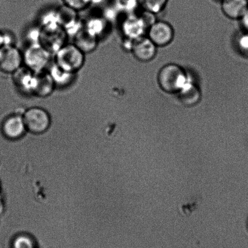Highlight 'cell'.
<instances>
[{
  "instance_id": "6da1fadb",
  "label": "cell",
  "mask_w": 248,
  "mask_h": 248,
  "mask_svg": "<svg viewBox=\"0 0 248 248\" xmlns=\"http://www.w3.org/2000/svg\"><path fill=\"white\" fill-rule=\"evenodd\" d=\"M186 70L175 63L164 66L157 74L160 89L167 94H177L189 81Z\"/></svg>"
},
{
  "instance_id": "7a4b0ae2",
  "label": "cell",
  "mask_w": 248,
  "mask_h": 248,
  "mask_svg": "<svg viewBox=\"0 0 248 248\" xmlns=\"http://www.w3.org/2000/svg\"><path fill=\"white\" fill-rule=\"evenodd\" d=\"M86 54L74 43H66L55 53L54 63L68 72L77 74L84 66Z\"/></svg>"
},
{
  "instance_id": "3957f363",
  "label": "cell",
  "mask_w": 248,
  "mask_h": 248,
  "mask_svg": "<svg viewBox=\"0 0 248 248\" xmlns=\"http://www.w3.org/2000/svg\"><path fill=\"white\" fill-rule=\"evenodd\" d=\"M52 53L40 43L28 45L23 55V65L34 73L47 70L51 65Z\"/></svg>"
},
{
  "instance_id": "277c9868",
  "label": "cell",
  "mask_w": 248,
  "mask_h": 248,
  "mask_svg": "<svg viewBox=\"0 0 248 248\" xmlns=\"http://www.w3.org/2000/svg\"><path fill=\"white\" fill-rule=\"evenodd\" d=\"M23 117L26 130L35 134L46 132L50 126L49 114L41 107L33 106L26 109Z\"/></svg>"
},
{
  "instance_id": "5b68a950",
  "label": "cell",
  "mask_w": 248,
  "mask_h": 248,
  "mask_svg": "<svg viewBox=\"0 0 248 248\" xmlns=\"http://www.w3.org/2000/svg\"><path fill=\"white\" fill-rule=\"evenodd\" d=\"M40 44L53 54L66 44L67 33L60 24L41 28Z\"/></svg>"
},
{
  "instance_id": "8992f818",
  "label": "cell",
  "mask_w": 248,
  "mask_h": 248,
  "mask_svg": "<svg viewBox=\"0 0 248 248\" xmlns=\"http://www.w3.org/2000/svg\"><path fill=\"white\" fill-rule=\"evenodd\" d=\"M23 65V52L15 45L0 48V70L5 74H13Z\"/></svg>"
},
{
  "instance_id": "52a82bcc",
  "label": "cell",
  "mask_w": 248,
  "mask_h": 248,
  "mask_svg": "<svg viewBox=\"0 0 248 248\" xmlns=\"http://www.w3.org/2000/svg\"><path fill=\"white\" fill-rule=\"evenodd\" d=\"M147 37L157 48L165 47L174 40V29L167 21H155L148 29Z\"/></svg>"
},
{
  "instance_id": "ba28073f",
  "label": "cell",
  "mask_w": 248,
  "mask_h": 248,
  "mask_svg": "<svg viewBox=\"0 0 248 248\" xmlns=\"http://www.w3.org/2000/svg\"><path fill=\"white\" fill-rule=\"evenodd\" d=\"M157 46L147 36L136 39L131 45V52L136 60L142 63L150 62L157 53Z\"/></svg>"
},
{
  "instance_id": "9c48e42d",
  "label": "cell",
  "mask_w": 248,
  "mask_h": 248,
  "mask_svg": "<svg viewBox=\"0 0 248 248\" xmlns=\"http://www.w3.org/2000/svg\"><path fill=\"white\" fill-rule=\"evenodd\" d=\"M56 86L47 70L35 73L33 96L39 98H46L52 95Z\"/></svg>"
},
{
  "instance_id": "30bf717a",
  "label": "cell",
  "mask_w": 248,
  "mask_h": 248,
  "mask_svg": "<svg viewBox=\"0 0 248 248\" xmlns=\"http://www.w3.org/2000/svg\"><path fill=\"white\" fill-rule=\"evenodd\" d=\"M23 115L14 114L5 119L2 125V131L5 137L11 140L18 139L26 131Z\"/></svg>"
},
{
  "instance_id": "8fae6325",
  "label": "cell",
  "mask_w": 248,
  "mask_h": 248,
  "mask_svg": "<svg viewBox=\"0 0 248 248\" xmlns=\"http://www.w3.org/2000/svg\"><path fill=\"white\" fill-rule=\"evenodd\" d=\"M15 86L21 94L33 96L35 73L26 66H21L12 74Z\"/></svg>"
},
{
  "instance_id": "7c38bea8",
  "label": "cell",
  "mask_w": 248,
  "mask_h": 248,
  "mask_svg": "<svg viewBox=\"0 0 248 248\" xmlns=\"http://www.w3.org/2000/svg\"><path fill=\"white\" fill-rule=\"evenodd\" d=\"M74 43L86 54L96 50L98 43V36L84 27L74 35Z\"/></svg>"
},
{
  "instance_id": "4fadbf2b",
  "label": "cell",
  "mask_w": 248,
  "mask_h": 248,
  "mask_svg": "<svg viewBox=\"0 0 248 248\" xmlns=\"http://www.w3.org/2000/svg\"><path fill=\"white\" fill-rule=\"evenodd\" d=\"M177 95L180 102L188 108L197 105L200 103L202 99L200 88L189 80Z\"/></svg>"
},
{
  "instance_id": "5bb4252c",
  "label": "cell",
  "mask_w": 248,
  "mask_h": 248,
  "mask_svg": "<svg viewBox=\"0 0 248 248\" xmlns=\"http://www.w3.org/2000/svg\"><path fill=\"white\" fill-rule=\"evenodd\" d=\"M47 70L55 83L56 88H66L73 83L76 78L77 74L62 69L55 63H51Z\"/></svg>"
},
{
  "instance_id": "9a60e30c",
  "label": "cell",
  "mask_w": 248,
  "mask_h": 248,
  "mask_svg": "<svg viewBox=\"0 0 248 248\" xmlns=\"http://www.w3.org/2000/svg\"><path fill=\"white\" fill-rule=\"evenodd\" d=\"M222 11L232 19H240L248 9V0H222Z\"/></svg>"
},
{
  "instance_id": "2e32d148",
  "label": "cell",
  "mask_w": 248,
  "mask_h": 248,
  "mask_svg": "<svg viewBox=\"0 0 248 248\" xmlns=\"http://www.w3.org/2000/svg\"><path fill=\"white\" fill-rule=\"evenodd\" d=\"M145 19L143 17H131L125 22V33L131 40L142 37L144 31L148 30L147 27H146L147 22Z\"/></svg>"
},
{
  "instance_id": "e0dca14e",
  "label": "cell",
  "mask_w": 248,
  "mask_h": 248,
  "mask_svg": "<svg viewBox=\"0 0 248 248\" xmlns=\"http://www.w3.org/2000/svg\"><path fill=\"white\" fill-rule=\"evenodd\" d=\"M167 2L168 0H140L141 4L145 11L153 14L163 11Z\"/></svg>"
},
{
  "instance_id": "ac0fdd59",
  "label": "cell",
  "mask_w": 248,
  "mask_h": 248,
  "mask_svg": "<svg viewBox=\"0 0 248 248\" xmlns=\"http://www.w3.org/2000/svg\"><path fill=\"white\" fill-rule=\"evenodd\" d=\"M235 43L240 54L248 58V32L244 31L239 33L235 40Z\"/></svg>"
},
{
  "instance_id": "d6986e66",
  "label": "cell",
  "mask_w": 248,
  "mask_h": 248,
  "mask_svg": "<svg viewBox=\"0 0 248 248\" xmlns=\"http://www.w3.org/2000/svg\"><path fill=\"white\" fill-rule=\"evenodd\" d=\"M64 4L77 11L86 9L92 0H63Z\"/></svg>"
},
{
  "instance_id": "ffe728a7",
  "label": "cell",
  "mask_w": 248,
  "mask_h": 248,
  "mask_svg": "<svg viewBox=\"0 0 248 248\" xmlns=\"http://www.w3.org/2000/svg\"><path fill=\"white\" fill-rule=\"evenodd\" d=\"M41 30L40 28H32L27 32L26 38L29 45L40 43Z\"/></svg>"
},
{
  "instance_id": "44dd1931",
  "label": "cell",
  "mask_w": 248,
  "mask_h": 248,
  "mask_svg": "<svg viewBox=\"0 0 248 248\" xmlns=\"http://www.w3.org/2000/svg\"><path fill=\"white\" fill-rule=\"evenodd\" d=\"M32 242L29 237L23 236L16 238L15 241V248H32Z\"/></svg>"
},
{
  "instance_id": "7402d4cb",
  "label": "cell",
  "mask_w": 248,
  "mask_h": 248,
  "mask_svg": "<svg viewBox=\"0 0 248 248\" xmlns=\"http://www.w3.org/2000/svg\"><path fill=\"white\" fill-rule=\"evenodd\" d=\"M240 20L244 31L248 32V9Z\"/></svg>"
},
{
  "instance_id": "603a6c76",
  "label": "cell",
  "mask_w": 248,
  "mask_h": 248,
  "mask_svg": "<svg viewBox=\"0 0 248 248\" xmlns=\"http://www.w3.org/2000/svg\"><path fill=\"white\" fill-rule=\"evenodd\" d=\"M4 210V205L3 203H2V201L1 198H0V215H1L2 212H3Z\"/></svg>"
},
{
  "instance_id": "cb8c5ba5",
  "label": "cell",
  "mask_w": 248,
  "mask_h": 248,
  "mask_svg": "<svg viewBox=\"0 0 248 248\" xmlns=\"http://www.w3.org/2000/svg\"><path fill=\"white\" fill-rule=\"evenodd\" d=\"M2 46V33L0 31V48Z\"/></svg>"
},
{
  "instance_id": "d4e9b609",
  "label": "cell",
  "mask_w": 248,
  "mask_h": 248,
  "mask_svg": "<svg viewBox=\"0 0 248 248\" xmlns=\"http://www.w3.org/2000/svg\"><path fill=\"white\" fill-rule=\"evenodd\" d=\"M247 230L248 231V217L247 220Z\"/></svg>"
},
{
  "instance_id": "484cf974",
  "label": "cell",
  "mask_w": 248,
  "mask_h": 248,
  "mask_svg": "<svg viewBox=\"0 0 248 248\" xmlns=\"http://www.w3.org/2000/svg\"><path fill=\"white\" fill-rule=\"evenodd\" d=\"M0 190H1V184H0Z\"/></svg>"
}]
</instances>
